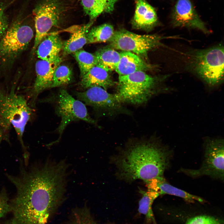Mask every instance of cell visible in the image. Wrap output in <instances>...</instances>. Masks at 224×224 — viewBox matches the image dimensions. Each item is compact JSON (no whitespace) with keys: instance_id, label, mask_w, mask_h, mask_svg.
<instances>
[{"instance_id":"cell-6","label":"cell","mask_w":224,"mask_h":224,"mask_svg":"<svg viewBox=\"0 0 224 224\" xmlns=\"http://www.w3.org/2000/svg\"><path fill=\"white\" fill-rule=\"evenodd\" d=\"M204 155L201 166L197 169L181 168L179 172L192 177L208 176L224 181V150L223 139L206 138L204 144Z\"/></svg>"},{"instance_id":"cell-21","label":"cell","mask_w":224,"mask_h":224,"mask_svg":"<svg viewBox=\"0 0 224 224\" xmlns=\"http://www.w3.org/2000/svg\"><path fill=\"white\" fill-rule=\"evenodd\" d=\"M114 32L113 26L108 23L93 27L89 30L87 33V43L108 41Z\"/></svg>"},{"instance_id":"cell-10","label":"cell","mask_w":224,"mask_h":224,"mask_svg":"<svg viewBox=\"0 0 224 224\" xmlns=\"http://www.w3.org/2000/svg\"><path fill=\"white\" fill-rule=\"evenodd\" d=\"M170 19L174 27L197 29L205 34L210 32L191 0H177L172 9Z\"/></svg>"},{"instance_id":"cell-13","label":"cell","mask_w":224,"mask_h":224,"mask_svg":"<svg viewBox=\"0 0 224 224\" xmlns=\"http://www.w3.org/2000/svg\"><path fill=\"white\" fill-rule=\"evenodd\" d=\"M158 20L154 8L146 0H137L133 26L138 29H150L156 26Z\"/></svg>"},{"instance_id":"cell-23","label":"cell","mask_w":224,"mask_h":224,"mask_svg":"<svg viewBox=\"0 0 224 224\" xmlns=\"http://www.w3.org/2000/svg\"><path fill=\"white\" fill-rule=\"evenodd\" d=\"M73 55L78 64L81 77L96 65V59L94 54L81 49L74 53Z\"/></svg>"},{"instance_id":"cell-18","label":"cell","mask_w":224,"mask_h":224,"mask_svg":"<svg viewBox=\"0 0 224 224\" xmlns=\"http://www.w3.org/2000/svg\"><path fill=\"white\" fill-rule=\"evenodd\" d=\"M94 21L76 28L70 38L63 43V50L64 55L74 53L81 49L87 43V35Z\"/></svg>"},{"instance_id":"cell-3","label":"cell","mask_w":224,"mask_h":224,"mask_svg":"<svg viewBox=\"0 0 224 224\" xmlns=\"http://www.w3.org/2000/svg\"><path fill=\"white\" fill-rule=\"evenodd\" d=\"M169 76L154 77L143 71L119 76L117 94L123 103H144L154 95L170 90L162 85Z\"/></svg>"},{"instance_id":"cell-5","label":"cell","mask_w":224,"mask_h":224,"mask_svg":"<svg viewBox=\"0 0 224 224\" xmlns=\"http://www.w3.org/2000/svg\"><path fill=\"white\" fill-rule=\"evenodd\" d=\"M73 7L68 0H42L38 4L33 11L35 29L33 51L51 29L57 26Z\"/></svg>"},{"instance_id":"cell-17","label":"cell","mask_w":224,"mask_h":224,"mask_svg":"<svg viewBox=\"0 0 224 224\" xmlns=\"http://www.w3.org/2000/svg\"><path fill=\"white\" fill-rule=\"evenodd\" d=\"M81 78L80 85L84 88L97 86L107 90L115 84L109 72L96 65L92 68Z\"/></svg>"},{"instance_id":"cell-8","label":"cell","mask_w":224,"mask_h":224,"mask_svg":"<svg viewBox=\"0 0 224 224\" xmlns=\"http://www.w3.org/2000/svg\"><path fill=\"white\" fill-rule=\"evenodd\" d=\"M34 36L30 26L16 22L7 30L0 41V58L4 62L15 59L29 45Z\"/></svg>"},{"instance_id":"cell-12","label":"cell","mask_w":224,"mask_h":224,"mask_svg":"<svg viewBox=\"0 0 224 224\" xmlns=\"http://www.w3.org/2000/svg\"><path fill=\"white\" fill-rule=\"evenodd\" d=\"M61 61V58L53 61L41 59L36 61L35 65L36 78L30 92L32 103L42 92L51 87L54 71Z\"/></svg>"},{"instance_id":"cell-19","label":"cell","mask_w":224,"mask_h":224,"mask_svg":"<svg viewBox=\"0 0 224 224\" xmlns=\"http://www.w3.org/2000/svg\"><path fill=\"white\" fill-rule=\"evenodd\" d=\"M94 55L96 65L108 72L115 70L120 58V53L110 46L99 49Z\"/></svg>"},{"instance_id":"cell-15","label":"cell","mask_w":224,"mask_h":224,"mask_svg":"<svg viewBox=\"0 0 224 224\" xmlns=\"http://www.w3.org/2000/svg\"><path fill=\"white\" fill-rule=\"evenodd\" d=\"M63 46V43L57 33L48 34L38 46L37 55L40 59L54 61L60 58L59 54Z\"/></svg>"},{"instance_id":"cell-27","label":"cell","mask_w":224,"mask_h":224,"mask_svg":"<svg viewBox=\"0 0 224 224\" xmlns=\"http://www.w3.org/2000/svg\"><path fill=\"white\" fill-rule=\"evenodd\" d=\"M10 211L9 197L6 189L3 188L0 192V219Z\"/></svg>"},{"instance_id":"cell-28","label":"cell","mask_w":224,"mask_h":224,"mask_svg":"<svg viewBox=\"0 0 224 224\" xmlns=\"http://www.w3.org/2000/svg\"><path fill=\"white\" fill-rule=\"evenodd\" d=\"M5 8L0 3V39L7 30V17L5 12Z\"/></svg>"},{"instance_id":"cell-4","label":"cell","mask_w":224,"mask_h":224,"mask_svg":"<svg viewBox=\"0 0 224 224\" xmlns=\"http://www.w3.org/2000/svg\"><path fill=\"white\" fill-rule=\"evenodd\" d=\"M187 67L210 87L224 79V47L219 44L207 49H194L186 54Z\"/></svg>"},{"instance_id":"cell-24","label":"cell","mask_w":224,"mask_h":224,"mask_svg":"<svg viewBox=\"0 0 224 224\" xmlns=\"http://www.w3.org/2000/svg\"><path fill=\"white\" fill-rule=\"evenodd\" d=\"M81 3L86 15L90 21L94 20L105 11L106 4L104 0H81Z\"/></svg>"},{"instance_id":"cell-1","label":"cell","mask_w":224,"mask_h":224,"mask_svg":"<svg viewBox=\"0 0 224 224\" xmlns=\"http://www.w3.org/2000/svg\"><path fill=\"white\" fill-rule=\"evenodd\" d=\"M172 152L159 140L151 138L131 142L111 158L119 179L145 183L163 176L170 165Z\"/></svg>"},{"instance_id":"cell-7","label":"cell","mask_w":224,"mask_h":224,"mask_svg":"<svg viewBox=\"0 0 224 224\" xmlns=\"http://www.w3.org/2000/svg\"><path fill=\"white\" fill-rule=\"evenodd\" d=\"M178 38L179 37L177 36L141 35L121 29L115 31L108 42L109 46L114 49L130 52L142 56L146 55L150 50L162 45V40Z\"/></svg>"},{"instance_id":"cell-29","label":"cell","mask_w":224,"mask_h":224,"mask_svg":"<svg viewBox=\"0 0 224 224\" xmlns=\"http://www.w3.org/2000/svg\"><path fill=\"white\" fill-rule=\"evenodd\" d=\"M106 4L105 11L110 12L113 10L115 0H104Z\"/></svg>"},{"instance_id":"cell-20","label":"cell","mask_w":224,"mask_h":224,"mask_svg":"<svg viewBox=\"0 0 224 224\" xmlns=\"http://www.w3.org/2000/svg\"><path fill=\"white\" fill-rule=\"evenodd\" d=\"M140 192L142 196L139 202L138 212L145 215L148 222L156 224L152 205L160 195L157 192L149 189L147 191L141 190Z\"/></svg>"},{"instance_id":"cell-11","label":"cell","mask_w":224,"mask_h":224,"mask_svg":"<svg viewBox=\"0 0 224 224\" xmlns=\"http://www.w3.org/2000/svg\"><path fill=\"white\" fill-rule=\"evenodd\" d=\"M75 95L79 100L95 108L111 113L120 111L122 109L123 103L117 93H109L100 86L89 88L83 92H76Z\"/></svg>"},{"instance_id":"cell-30","label":"cell","mask_w":224,"mask_h":224,"mask_svg":"<svg viewBox=\"0 0 224 224\" xmlns=\"http://www.w3.org/2000/svg\"><path fill=\"white\" fill-rule=\"evenodd\" d=\"M4 139V133L2 128L0 127V144L3 139Z\"/></svg>"},{"instance_id":"cell-25","label":"cell","mask_w":224,"mask_h":224,"mask_svg":"<svg viewBox=\"0 0 224 224\" xmlns=\"http://www.w3.org/2000/svg\"><path fill=\"white\" fill-rule=\"evenodd\" d=\"M72 72L67 66L59 65L54 71L51 88L59 87L69 84L72 80Z\"/></svg>"},{"instance_id":"cell-16","label":"cell","mask_w":224,"mask_h":224,"mask_svg":"<svg viewBox=\"0 0 224 224\" xmlns=\"http://www.w3.org/2000/svg\"><path fill=\"white\" fill-rule=\"evenodd\" d=\"M152 68L138 55L133 53L123 51L115 70L119 76H125L139 71H145Z\"/></svg>"},{"instance_id":"cell-22","label":"cell","mask_w":224,"mask_h":224,"mask_svg":"<svg viewBox=\"0 0 224 224\" xmlns=\"http://www.w3.org/2000/svg\"><path fill=\"white\" fill-rule=\"evenodd\" d=\"M64 224H97L86 205L74 209Z\"/></svg>"},{"instance_id":"cell-14","label":"cell","mask_w":224,"mask_h":224,"mask_svg":"<svg viewBox=\"0 0 224 224\" xmlns=\"http://www.w3.org/2000/svg\"><path fill=\"white\" fill-rule=\"evenodd\" d=\"M147 189L157 192L159 195L167 194L182 198L190 203L196 201L203 203L205 201L201 198L176 188L168 183L163 176L157 178L145 183Z\"/></svg>"},{"instance_id":"cell-26","label":"cell","mask_w":224,"mask_h":224,"mask_svg":"<svg viewBox=\"0 0 224 224\" xmlns=\"http://www.w3.org/2000/svg\"><path fill=\"white\" fill-rule=\"evenodd\" d=\"M185 224H223L221 220L205 215L192 217L186 222Z\"/></svg>"},{"instance_id":"cell-9","label":"cell","mask_w":224,"mask_h":224,"mask_svg":"<svg viewBox=\"0 0 224 224\" xmlns=\"http://www.w3.org/2000/svg\"><path fill=\"white\" fill-rule=\"evenodd\" d=\"M55 113L61 117V121L57 129L59 138L55 142H59L66 127L72 121L81 120L96 124L89 115L85 104L74 99L64 89H61L58 94Z\"/></svg>"},{"instance_id":"cell-2","label":"cell","mask_w":224,"mask_h":224,"mask_svg":"<svg viewBox=\"0 0 224 224\" xmlns=\"http://www.w3.org/2000/svg\"><path fill=\"white\" fill-rule=\"evenodd\" d=\"M32 113V109L24 96L18 94L13 88L8 91L0 88V127L4 133V139L10 142L9 133L13 126L25 157L29 153L24 144L23 137Z\"/></svg>"}]
</instances>
